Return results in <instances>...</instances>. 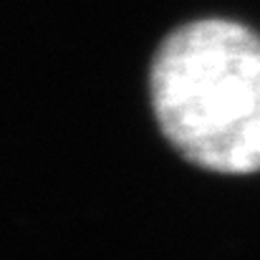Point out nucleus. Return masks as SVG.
I'll list each match as a JSON object with an SVG mask.
<instances>
[{
	"label": "nucleus",
	"instance_id": "nucleus-1",
	"mask_svg": "<svg viewBox=\"0 0 260 260\" xmlns=\"http://www.w3.org/2000/svg\"><path fill=\"white\" fill-rule=\"evenodd\" d=\"M154 116L189 162L220 174L260 172V36L222 18L177 28L159 46Z\"/></svg>",
	"mask_w": 260,
	"mask_h": 260
}]
</instances>
